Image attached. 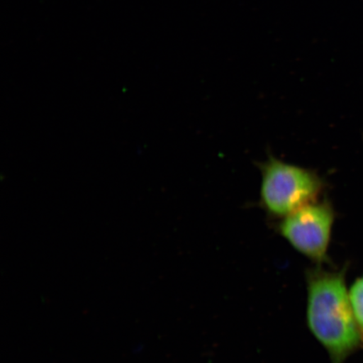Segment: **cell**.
<instances>
[{"instance_id": "6da1fadb", "label": "cell", "mask_w": 363, "mask_h": 363, "mask_svg": "<svg viewBox=\"0 0 363 363\" xmlns=\"http://www.w3.org/2000/svg\"><path fill=\"white\" fill-rule=\"evenodd\" d=\"M306 320L311 333L328 353L330 363H345L362 346L351 306L346 269L308 270Z\"/></svg>"}, {"instance_id": "7a4b0ae2", "label": "cell", "mask_w": 363, "mask_h": 363, "mask_svg": "<svg viewBox=\"0 0 363 363\" xmlns=\"http://www.w3.org/2000/svg\"><path fill=\"white\" fill-rule=\"evenodd\" d=\"M260 203L272 217L282 218L320 199L325 182L317 172L270 156L259 166Z\"/></svg>"}, {"instance_id": "3957f363", "label": "cell", "mask_w": 363, "mask_h": 363, "mask_svg": "<svg viewBox=\"0 0 363 363\" xmlns=\"http://www.w3.org/2000/svg\"><path fill=\"white\" fill-rule=\"evenodd\" d=\"M335 219L333 203L318 199L280 219L278 230L290 246L322 266L328 261Z\"/></svg>"}, {"instance_id": "277c9868", "label": "cell", "mask_w": 363, "mask_h": 363, "mask_svg": "<svg viewBox=\"0 0 363 363\" xmlns=\"http://www.w3.org/2000/svg\"><path fill=\"white\" fill-rule=\"evenodd\" d=\"M349 297L363 344V276L354 281L349 289Z\"/></svg>"}]
</instances>
